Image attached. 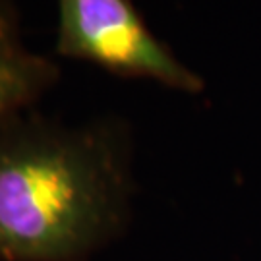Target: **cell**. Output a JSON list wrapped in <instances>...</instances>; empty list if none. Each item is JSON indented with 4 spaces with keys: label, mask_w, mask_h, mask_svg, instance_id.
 <instances>
[{
    "label": "cell",
    "mask_w": 261,
    "mask_h": 261,
    "mask_svg": "<svg viewBox=\"0 0 261 261\" xmlns=\"http://www.w3.org/2000/svg\"><path fill=\"white\" fill-rule=\"evenodd\" d=\"M134 199L120 118L72 126L29 109L0 126V261H89L128 230Z\"/></svg>",
    "instance_id": "1"
},
{
    "label": "cell",
    "mask_w": 261,
    "mask_h": 261,
    "mask_svg": "<svg viewBox=\"0 0 261 261\" xmlns=\"http://www.w3.org/2000/svg\"><path fill=\"white\" fill-rule=\"evenodd\" d=\"M56 53L120 77L199 95L203 77L153 35L132 0H58Z\"/></svg>",
    "instance_id": "2"
},
{
    "label": "cell",
    "mask_w": 261,
    "mask_h": 261,
    "mask_svg": "<svg viewBox=\"0 0 261 261\" xmlns=\"http://www.w3.org/2000/svg\"><path fill=\"white\" fill-rule=\"evenodd\" d=\"M58 77V64L23 43L12 10L0 2V126L18 112L35 109Z\"/></svg>",
    "instance_id": "3"
}]
</instances>
